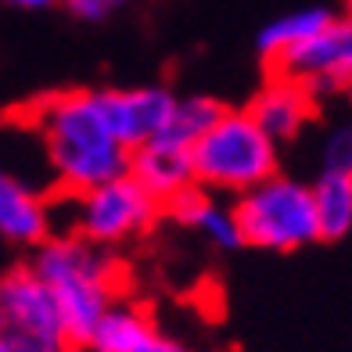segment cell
<instances>
[{
	"instance_id": "cell-7",
	"label": "cell",
	"mask_w": 352,
	"mask_h": 352,
	"mask_svg": "<svg viewBox=\"0 0 352 352\" xmlns=\"http://www.w3.org/2000/svg\"><path fill=\"white\" fill-rule=\"evenodd\" d=\"M0 320L11 331L40 334V338H65V320L58 313V302L29 263H19L0 274ZM76 349V345H72Z\"/></svg>"
},
{
	"instance_id": "cell-8",
	"label": "cell",
	"mask_w": 352,
	"mask_h": 352,
	"mask_svg": "<svg viewBox=\"0 0 352 352\" xmlns=\"http://www.w3.org/2000/svg\"><path fill=\"white\" fill-rule=\"evenodd\" d=\"M98 104L111 133L119 137V144L126 151H133L166 130L176 94L169 87H126V90L111 87V90H98Z\"/></svg>"
},
{
	"instance_id": "cell-21",
	"label": "cell",
	"mask_w": 352,
	"mask_h": 352,
	"mask_svg": "<svg viewBox=\"0 0 352 352\" xmlns=\"http://www.w3.org/2000/svg\"><path fill=\"white\" fill-rule=\"evenodd\" d=\"M8 4H14V8H25V11H40V8H51V4H58V0H8Z\"/></svg>"
},
{
	"instance_id": "cell-10",
	"label": "cell",
	"mask_w": 352,
	"mask_h": 352,
	"mask_svg": "<svg viewBox=\"0 0 352 352\" xmlns=\"http://www.w3.org/2000/svg\"><path fill=\"white\" fill-rule=\"evenodd\" d=\"M248 116L255 119V126L270 137L280 148L284 140H295L316 116V98L306 90L292 83V79H280V76H270L266 87L252 98V104L245 108Z\"/></svg>"
},
{
	"instance_id": "cell-20",
	"label": "cell",
	"mask_w": 352,
	"mask_h": 352,
	"mask_svg": "<svg viewBox=\"0 0 352 352\" xmlns=\"http://www.w3.org/2000/svg\"><path fill=\"white\" fill-rule=\"evenodd\" d=\"M133 352H198V349H190L184 338H176V334H162V331L155 327Z\"/></svg>"
},
{
	"instance_id": "cell-6",
	"label": "cell",
	"mask_w": 352,
	"mask_h": 352,
	"mask_svg": "<svg viewBox=\"0 0 352 352\" xmlns=\"http://www.w3.org/2000/svg\"><path fill=\"white\" fill-rule=\"evenodd\" d=\"M270 76L292 79V83L306 87L313 98L327 90H342L352 76V14H342V19L334 14L316 36L277 58L270 65Z\"/></svg>"
},
{
	"instance_id": "cell-11",
	"label": "cell",
	"mask_w": 352,
	"mask_h": 352,
	"mask_svg": "<svg viewBox=\"0 0 352 352\" xmlns=\"http://www.w3.org/2000/svg\"><path fill=\"white\" fill-rule=\"evenodd\" d=\"M126 176L148 190L158 205H169L176 195L195 187V166H190V148H180L166 137H155L130 151Z\"/></svg>"
},
{
	"instance_id": "cell-1",
	"label": "cell",
	"mask_w": 352,
	"mask_h": 352,
	"mask_svg": "<svg viewBox=\"0 0 352 352\" xmlns=\"http://www.w3.org/2000/svg\"><path fill=\"white\" fill-rule=\"evenodd\" d=\"M33 130L51 180L65 198L126 176L130 151L119 144L98 104V90L51 94L33 108Z\"/></svg>"
},
{
	"instance_id": "cell-22",
	"label": "cell",
	"mask_w": 352,
	"mask_h": 352,
	"mask_svg": "<svg viewBox=\"0 0 352 352\" xmlns=\"http://www.w3.org/2000/svg\"><path fill=\"white\" fill-rule=\"evenodd\" d=\"M342 90H345V98H349V104H352V76L345 79V87H342Z\"/></svg>"
},
{
	"instance_id": "cell-4",
	"label": "cell",
	"mask_w": 352,
	"mask_h": 352,
	"mask_svg": "<svg viewBox=\"0 0 352 352\" xmlns=\"http://www.w3.org/2000/svg\"><path fill=\"white\" fill-rule=\"evenodd\" d=\"M230 205L237 230H241V245L263 252H298L320 241L309 184L295 180V176L274 173Z\"/></svg>"
},
{
	"instance_id": "cell-5",
	"label": "cell",
	"mask_w": 352,
	"mask_h": 352,
	"mask_svg": "<svg viewBox=\"0 0 352 352\" xmlns=\"http://www.w3.org/2000/svg\"><path fill=\"white\" fill-rule=\"evenodd\" d=\"M69 205H72L69 230L79 234L83 241L104 248V252L133 245L137 237L148 234L155 227V219L162 216V205H158L133 176H119V180H111V184L83 190V195L69 198Z\"/></svg>"
},
{
	"instance_id": "cell-15",
	"label": "cell",
	"mask_w": 352,
	"mask_h": 352,
	"mask_svg": "<svg viewBox=\"0 0 352 352\" xmlns=\"http://www.w3.org/2000/svg\"><path fill=\"white\" fill-rule=\"evenodd\" d=\"M334 14L327 8H302V11H292V14H280L274 19L263 33H259V54L266 58V65H274L277 58H284L287 51H295L298 43H306L309 36H316Z\"/></svg>"
},
{
	"instance_id": "cell-12",
	"label": "cell",
	"mask_w": 352,
	"mask_h": 352,
	"mask_svg": "<svg viewBox=\"0 0 352 352\" xmlns=\"http://www.w3.org/2000/svg\"><path fill=\"white\" fill-rule=\"evenodd\" d=\"M162 212L219 252L241 248V230H237V219H234V205L219 195L201 190L198 184L187 187L184 195H176L169 205H162Z\"/></svg>"
},
{
	"instance_id": "cell-19",
	"label": "cell",
	"mask_w": 352,
	"mask_h": 352,
	"mask_svg": "<svg viewBox=\"0 0 352 352\" xmlns=\"http://www.w3.org/2000/svg\"><path fill=\"white\" fill-rule=\"evenodd\" d=\"M69 8V14H76L79 22H104L108 14H116L126 0H61Z\"/></svg>"
},
{
	"instance_id": "cell-17",
	"label": "cell",
	"mask_w": 352,
	"mask_h": 352,
	"mask_svg": "<svg viewBox=\"0 0 352 352\" xmlns=\"http://www.w3.org/2000/svg\"><path fill=\"white\" fill-rule=\"evenodd\" d=\"M320 173H349L352 176V122H342L320 144Z\"/></svg>"
},
{
	"instance_id": "cell-9",
	"label": "cell",
	"mask_w": 352,
	"mask_h": 352,
	"mask_svg": "<svg viewBox=\"0 0 352 352\" xmlns=\"http://www.w3.org/2000/svg\"><path fill=\"white\" fill-rule=\"evenodd\" d=\"M51 234H54V209L47 195L14 169L0 166V241L33 252Z\"/></svg>"
},
{
	"instance_id": "cell-3",
	"label": "cell",
	"mask_w": 352,
	"mask_h": 352,
	"mask_svg": "<svg viewBox=\"0 0 352 352\" xmlns=\"http://www.w3.org/2000/svg\"><path fill=\"white\" fill-rule=\"evenodd\" d=\"M195 184L219 198H241L277 173V144L245 108H223V116L190 148Z\"/></svg>"
},
{
	"instance_id": "cell-13",
	"label": "cell",
	"mask_w": 352,
	"mask_h": 352,
	"mask_svg": "<svg viewBox=\"0 0 352 352\" xmlns=\"http://www.w3.org/2000/svg\"><path fill=\"white\" fill-rule=\"evenodd\" d=\"M151 331H155L151 313L133 298H119L101 313V320L90 327L87 342L79 349L83 352H133Z\"/></svg>"
},
{
	"instance_id": "cell-18",
	"label": "cell",
	"mask_w": 352,
	"mask_h": 352,
	"mask_svg": "<svg viewBox=\"0 0 352 352\" xmlns=\"http://www.w3.org/2000/svg\"><path fill=\"white\" fill-rule=\"evenodd\" d=\"M0 352H72V345L61 338H40V334H22L4 327L0 331Z\"/></svg>"
},
{
	"instance_id": "cell-16",
	"label": "cell",
	"mask_w": 352,
	"mask_h": 352,
	"mask_svg": "<svg viewBox=\"0 0 352 352\" xmlns=\"http://www.w3.org/2000/svg\"><path fill=\"white\" fill-rule=\"evenodd\" d=\"M219 116H223V104L212 101V98H201V94H195V98H176L173 116H169L166 130L158 137L180 144V148H195L201 140V133L209 130Z\"/></svg>"
},
{
	"instance_id": "cell-23",
	"label": "cell",
	"mask_w": 352,
	"mask_h": 352,
	"mask_svg": "<svg viewBox=\"0 0 352 352\" xmlns=\"http://www.w3.org/2000/svg\"><path fill=\"white\" fill-rule=\"evenodd\" d=\"M349 14H352V0H349Z\"/></svg>"
},
{
	"instance_id": "cell-24",
	"label": "cell",
	"mask_w": 352,
	"mask_h": 352,
	"mask_svg": "<svg viewBox=\"0 0 352 352\" xmlns=\"http://www.w3.org/2000/svg\"><path fill=\"white\" fill-rule=\"evenodd\" d=\"M0 331H4V320H0Z\"/></svg>"
},
{
	"instance_id": "cell-2",
	"label": "cell",
	"mask_w": 352,
	"mask_h": 352,
	"mask_svg": "<svg viewBox=\"0 0 352 352\" xmlns=\"http://www.w3.org/2000/svg\"><path fill=\"white\" fill-rule=\"evenodd\" d=\"M33 274L51 287L58 313L65 320L69 345H83L90 327L111 302L122 298V266L111 252L83 241L72 230L51 234L33 248Z\"/></svg>"
},
{
	"instance_id": "cell-14",
	"label": "cell",
	"mask_w": 352,
	"mask_h": 352,
	"mask_svg": "<svg viewBox=\"0 0 352 352\" xmlns=\"http://www.w3.org/2000/svg\"><path fill=\"white\" fill-rule=\"evenodd\" d=\"M313 212L320 227V241H338L352 230V176L349 173H320L309 184Z\"/></svg>"
}]
</instances>
